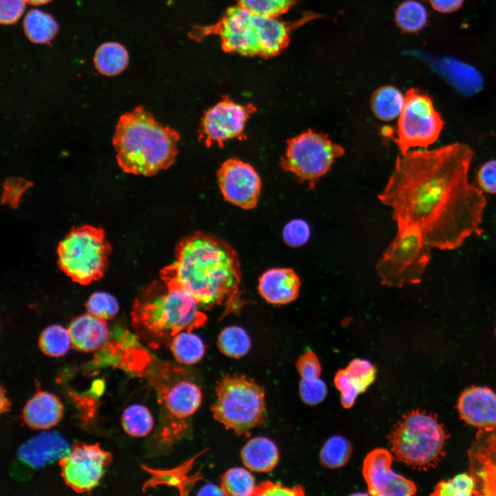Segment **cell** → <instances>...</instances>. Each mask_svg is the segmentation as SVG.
<instances>
[{
  "mask_svg": "<svg viewBox=\"0 0 496 496\" xmlns=\"http://www.w3.org/2000/svg\"><path fill=\"white\" fill-rule=\"evenodd\" d=\"M474 156L458 143L400 154L379 195L397 227H418L430 247L453 249L472 234L481 236L486 205L483 191L468 181Z\"/></svg>",
  "mask_w": 496,
  "mask_h": 496,
  "instance_id": "6da1fadb",
  "label": "cell"
},
{
  "mask_svg": "<svg viewBox=\"0 0 496 496\" xmlns=\"http://www.w3.org/2000/svg\"><path fill=\"white\" fill-rule=\"evenodd\" d=\"M174 257L160 271L167 286L188 293L203 310L223 307V317L240 312L246 303L240 290L242 273L238 254L229 244L196 231L178 240Z\"/></svg>",
  "mask_w": 496,
  "mask_h": 496,
  "instance_id": "7a4b0ae2",
  "label": "cell"
},
{
  "mask_svg": "<svg viewBox=\"0 0 496 496\" xmlns=\"http://www.w3.org/2000/svg\"><path fill=\"white\" fill-rule=\"evenodd\" d=\"M180 139L177 131L138 106L120 117L112 143L123 172L148 176L174 164Z\"/></svg>",
  "mask_w": 496,
  "mask_h": 496,
  "instance_id": "3957f363",
  "label": "cell"
},
{
  "mask_svg": "<svg viewBox=\"0 0 496 496\" xmlns=\"http://www.w3.org/2000/svg\"><path fill=\"white\" fill-rule=\"evenodd\" d=\"M132 320L137 329L173 337L203 327L207 317L191 295L161 280L151 283L135 300Z\"/></svg>",
  "mask_w": 496,
  "mask_h": 496,
  "instance_id": "277c9868",
  "label": "cell"
},
{
  "mask_svg": "<svg viewBox=\"0 0 496 496\" xmlns=\"http://www.w3.org/2000/svg\"><path fill=\"white\" fill-rule=\"evenodd\" d=\"M199 34L218 35L226 52L263 58L278 55L289 43V28L285 23L239 5L228 8L215 25L203 28Z\"/></svg>",
  "mask_w": 496,
  "mask_h": 496,
  "instance_id": "5b68a950",
  "label": "cell"
},
{
  "mask_svg": "<svg viewBox=\"0 0 496 496\" xmlns=\"http://www.w3.org/2000/svg\"><path fill=\"white\" fill-rule=\"evenodd\" d=\"M448 437L436 414L415 409L402 417L387 438L397 461L413 469L428 471L445 456Z\"/></svg>",
  "mask_w": 496,
  "mask_h": 496,
  "instance_id": "8992f818",
  "label": "cell"
},
{
  "mask_svg": "<svg viewBox=\"0 0 496 496\" xmlns=\"http://www.w3.org/2000/svg\"><path fill=\"white\" fill-rule=\"evenodd\" d=\"M216 400L211 411L214 419L238 435L265 422V390L239 373L223 375L216 383Z\"/></svg>",
  "mask_w": 496,
  "mask_h": 496,
  "instance_id": "52a82bcc",
  "label": "cell"
},
{
  "mask_svg": "<svg viewBox=\"0 0 496 496\" xmlns=\"http://www.w3.org/2000/svg\"><path fill=\"white\" fill-rule=\"evenodd\" d=\"M111 251L102 228L74 227L59 244L58 265L74 282L86 285L103 276Z\"/></svg>",
  "mask_w": 496,
  "mask_h": 496,
  "instance_id": "ba28073f",
  "label": "cell"
},
{
  "mask_svg": "<svg viewBox=\"0 0 496 496\" xmlns=\"http://www.w3.org/2000/svg\"><path fill=\"white\" fill-rule=\"evenodd\" d=\"M394 240L376 265L385 285L401 287L420 282L430 260V247L415 226H400Z\"/></svg>",
  "mask_w": 496,
  "mask_h": 496,
  "instance_id": "9c48e42d",
  "label": "cell"
},
{
  "mask_svg": "<svg viewBox=\"0 0 496 496\" xmlns=\"http://www.w3.org/2000/svg\"><path fill=\"white\" fill-rule=\"evenodd\" d=\"M344 154L343 147L333 143L327 134L309 129L287 140L280 165L299 182L307 183L309 189H313L335 160Z\"/></svg>",
  "mask_w": 496,
  "mask_h": 496,
  "instance_id": "30bf717a",
  "label": "cell"
},
{
  "mask_svg": "<svg viewBox=\"0 0 496 496\" xmlns=\"http://www.w3.org/2000/svg\"><path fill=\"white\" fill-rule=\"evenodd\" d=\"M444 125L428 95L415 88L407 90L399 116L397 137L394 139L400 154H406L412 147L428 148L437 140Z\"/></svg>",
  "mask_w": 496,
  "mask_h": 496,
  "instance_id": "8fae6325",
  "label": "cell"
},
{
  "mask_svg": "<svg viewBox=\"0 0 496 496\" xmlns=\"http://www.w3.org/2000/svg\"><path fill=\"white\" fill-rule=\"evenodd\" d=\"M256 112L257 107L251 103L241 105L223 96L221 101L204 112L198 131V141L207 147L216 144L222 149L229 140H246L245 123Z\"/></svg>",
  "mask_w": 496,
  "mask_h": 496,
  "instance_id": "7c38bea8",
  "label": "cell"
},
{
  "mask_svg": "<svg viewBox=\"0 0 496 496\" xmlns=\"http://www.w3.org/2000/svg\"><path fill=\"white\" fill-rule=\"evenodd\" d=\"M111 453L99 443L75 442L59 461L65 484L77 493L91 491L99 484L111 463Z\"/></svg>",
  "mask_w": 496,
  "mask_h": 496,
  "instance_id": "4fadbf2b",
  "label": "cell"
},
{
  "mask_svg": "<svg viewBox=\"0 0 496 496\" xmlns=\"http://www.w3.org/2000/svg\"><path fill=\"white\" fill-rule=\"evenodd\" d=\"M70 448L68 441L57 432H42L19 446L11 464L10 474L17 480L28 479L39 469L59 462Z\"/></svg>",
  "mask_w": 496,
  "mask_h": 496,
  "instance_id": "5bb4252c",
  "label": "cell"
},
{
  "mask_svg": "<svg viewBox=\"0 0 496 496\" xmlns=\"http://www.w3.org/2000/svg\"><path fill=\"white\" fill-rule=\"evenodd\" d=\"M217 178L225 200L245 209L256 207L261 180L251 165L237 158H229L220 165Z\"/></svg>",
  "mask_w": 496,
  "mask_h": 496,
  "instance_id": "9a60e30c",
  "label": "cell"
},
{
  "mask_svg": "<svg viewBox=\"0 0 496 496\" xmlns=\"http://www.w3.org/2000/svg\"><path fill=\"white\" fill-rule=\"evenodd\" d=\"M393 456L384 448H375L364 458L362 474L369 493L375 496H411L417 487L410 479L395 473L392 468Z\"/></svg>",
  "mask_w": 496,
  "mask_h": 496,
  "instance_id": "2e32d148",
  "label": "cell"
},
{
  "mask_svg": "<svg viewBox=\"0 0 496 496\" xmlns=\"http://www.w3.org/2000/svg\"><path fill=\"white\" fill-rule=\"evenodd\" d=\"M468 452L476 495H496V427L479 429Z\"/></svg>",
  "mask_w": 496,
  "mask_h": 496,
  "instance_id": "e0dca14e",
  "label": "cell"
},
{
  "mask_svg": "<svg viewBox=\"0 0 496 496\" xmlns=\"http://www.w3.org/2000/svg\"><path fill=\"white\" fill-rule=\"evenodd\" d=\"M457 409L461 418L471 426L479 429L496 427V394L488 387L473 386L464 391Z\"/></svg>",
  "mask_w": 496,
  "mask_h": 496,
  "instance_id": "ac0fdd59",
  "label": "cell"
},
{
  "mask_svg": "<svg viewBox=\"0 0 496 496\" xmlns=\"http://www.w3.org/2000/svg\"><path fill=\"white\" fill-rule=\"evenodd\" d=\"M375 366L368 360L355 358L344 369L339 370L334 378V384L340 391L342 405L349 409L353 406L358 395L364 392L374 382Z\"/></svg>",
  "mask_w": 496,
  "mask_h": 496,
  "instance_id": "d6986e66",
  "label": "cell"
},
{
  "mask_svg": "<svg viewBox=\"0 0 496 496\" xmlns=\"http://www.w3.org/2000/svg\"><path fill=\"white\" fill-rule=\"evenodd\" d=\"M300 285V278L293 269L274 268L260 276L258 291L269 303L285 304L298 296Z\"/></svg>",
  "mask_w": 496,
  "mask_h": 496,
  "instance_id": "ffe728a7",
  "label": "cell"
},
{
  "mask_svg": "<svg viewBox=\"0 0 496 496\" xmlns=\"http://www.w3.org/2000/svg\"><path fill=\"white\" fill-rule=\"evenodd\" d=\"M63 415L60 400L47 391H37L25 403L22 417L31 428L47 430L56 425Z\"/></svg>",
  "mask_w": 496,
  "mask_h": 496,
  "instance_id": "44dd1931",
  "label": "cell"
},
{
  "mask_svg": "<svg viewBox=\"0 0 496 496\" xmlns=\"http://www.w3.org/2000/svg\"><path fill=\"white\" fill-rule=\"evenodd\" d=\"M68 329L72 346L83 352L99 349L107 340L110 334L107 320L89 313L74 318Z\"/></svg>",
  "mask_w": 496,
  "mask_h": 496,
  "instance_id": "7402d4cb",
  "label": "cell"
},
{
  "mask_svg": "<svg viewBox=\"0 0 496 496\" xmlns=\"http://www.w3.org/2000/svg\"><path fill=\"white\" fill-rule=\"evenodd\" d=\"M162 400L167 411L176 419L192 415L200 406L202 392L195 383L181 380L165 389Z\"/></svg>",
  "mask_w": 496,
  "mask_h": 496,
  "instance_id": "603a6c76",
  "label": "cell"
},
{
  "mask_svg": "<svg viewBox=\"0 0 496 496\" xmlns=\"http://www.w3.org/2000/svg\"><path fill=\"white\" fill-rule=\"evenodd\" d=\"M244 465L256 472L267 473L277 465L279 453L276 445L265 437H256L249 440L240 452Z\"/></svg>",
  "mask_w": 496,
  "mask_h": 496,
  "instance_id": "cb8c5ba5",
  "label": "cell"
},
{
  "mask_svg": "<svg viewBox=\"0 0 496 496\" xmlns=\"http://www.w3.org/2000/svg\"><path fill=\"white\" fill-rule=\"evenodd\" d=\"M404 101V96L397 88L385 85L373 92L370 105L376 118L382 121H391L399 117Z\"/></svg>",
  "mask_w": 496,
  "mask_h": 496,
  "instance_id": "d4e9b609",
  "label": "cell"
},
{
  "mask_svg": "<svg viewBox=\"0 0 496 496\" xmlns=\"http://www.w3.org/2000/svg\"><path fill=\"white\" fill-rule=\"evenodd\" d=\"M94 61L100 73L114 76L126 68L128 54L125 48L118 43H105L97 49Z\"/></svg>",
  "mask_w": 496,
  "mask_h": 496,
  "instance_id": "484cf974",
  "label": "cell"
},
{
  "mask_svg": "<svg viewBox=\"0 0 496 496\" xmlns=\"http://www.w3.org/2000/svg\"><path fill=\"white\" fill-rule=\"evenodd\" d=\"M170 349L174 358L190 365L199 362L205 354V345L199 336L192 331H181L172 337Z\"/></svg>",
  "mask_w": 496,
  "mask_h": 496,
  "instance_id": "4316f807",
  "label": "cell"
},
{
  "mask_svg": "<svg viewBox=\"0 0 496 496\" xmlns=\"http://www.w3.org/2000/svg\"><path fill=\"white\" fill-rule=\"evenodd\" d=\"M23 28L28 38L35 43H48L58 30L56 21L50 15L36 9L27 13Z\"/></svg>",
  "mask_w": 496,
  "mask_h": 496,
  "instance_id": "83f0119b",
  "label": "cell"
},
{
  "mask_svg": "<svg viewBox=\"0 0 496 496\" xmlns=\"http://www.w3.org/2000/svg\"><path fill=\"white\" fill-rule=\"evenodd\" d=\"M217 346L224 355L238 359L248 353L251 340L244 329L233 325L221 331L218 337Z\"/></svg>",
  "mask_w": 496,
  "mask_h": 496,
  "instance_id": "f1b7e54d",
  "label": "cell"
},
{
  "mask_svg": "<svg viewBox=\"0 0 496 496\" xmlns=\"http://www.w3.org/2000/svg\"><path fill=\"white\" fill-rule=\"evenodd\" d=\"M256 485L254 477L242 467L231 468L221 476L220 487L225 495H254Z\"/></svg>",
  "mask_w": 496,
  "mask_h": 496,
  "instance_id": "f546056e",
  "label": "cell"
},
{
  "mask_svg": "<svg viewBox=\"0 0 496 496\" xmlns=\"http://www.w3.org/2000/svg\"><path fill=\"white\" fill-rule=\"evenodd\" d=\"M397 25L404 32L414 33L421 30L427 23L426 8L415 0L402 3L395 14Z\"/></svg>",
  "mask_w": 496,
  "mask_h": 496,
  "instance_id": "4dcf8cb0",
  "label": "cell"
},
{
  "mask_svg": "<svg viewBox=\"0 0 496 496\" xmlns=\"http://www.w3.org/2000/svg\"><path fill=\"white\" fill-rule=\"evenodd\" d=\"M122 427L127 434L136 437L148 435L154 426V420L148 409L141 404L127 406L121 416Z\"/></svg>",
  "mask_w": 496,
  "mask_h": 496,
  "instance_id": "1f68e13d",
  "label": "cell"
},
{
  "mask_svg": "<svg viewBox=\"0 0 496 496\" xmlns=\"http://www.w3.org/2000/svg\"><path fill=\"white\" fill-rule=\"evenodd\" d=\"M72 346L68 329L59 324L45 328L39 338V347L41 351L50 357L57 358L65 354Z\"/></svg>",
  "mask_w": 496,
  "mask_h": 496,
  "instance_id": "d6a6232c",
  "label": "cell"
},
{
  "mask_svg": "<svg viewBox=\"0 0 496 496\" xmlns=\"http://www.w3.org/2000/svg\"><path fill=\"white\" fill-rule=\"evenodd\" d=\"M352 452L349 440L340 435L329 438L320 451V462L327 468H338L347 464Z\"/></svg>",
  "mask_w": 496,
  "mask_h": 496,
  "instance_id": "836d02e7",
  "label": "cell"
},
{
  "mask_svg": "<svg viewBox=\"0 0 496 496\" xmlns=\"http://www.w3.org/2000/svg\"><path fill=\"white\" fill-rule=\"evenodd\" d=\"M476 495V483L471 473H460L454 477L440 481L431 495L471 496Z\"/></svg>",
  "mask_w": 496,
  "mask_h": 496,
  "instance_id": "e575fe53",
  "label": "cell"
},
{
  "mask_svg": "<svg viewBox=\"0 0 496 496\" xmlns=\"http://www.w3.org/2000/svg\"><path fill=\"white\" fill-rule=\"evenodd\" d=\"M85 307L87 313L105 320L113 319L119 310L116 298L104 291L92 293L86 302Z\"/></svg>",
  "mask_w": 496,
  "mask_h": 496,
  "instance_id": "d590c367",
  "label": "cell"
},
{
  "mask_svg": "<svg viewBox=\"0 0 496 496\" xmlns=\"http://www.w3.org/2000/svg\"><path fill=\"white\" fill-rule=\"evenodd\" d=\"M238 5L256 13L276 17L287 12L297 0H236Z\"/></svg>",
  "mask_w": 496,
  "mask_h": 496,
  "instance_id": "8d00e7d4",
  "label": "cell"
},
{
  "mask_svg": "<svg viewBox=\"0 0 496 496\" xmlns=\"http://www.w3.org/2000/svg\"><path fill=\"white\" fill-rule=\"evenodd\" d=\"M299 393L302 400L305 404L313 406L324 400L327 389L326 384L320 378H302L299 383Z\"/></svg>",
  "mask_w": 496,
  "mask_h": 496,
  "instance_id": "74e56055",
  "label": "cell"
},
{
  "mask_svg": "<svg viewBox=\"0 0 496 496\" xmlns=\"http://www.w3.org/2000/svg\"><path fill=\"white\" fill-rule=\"evenodd\" d=\"M310 236V227L302 219H294L287 223L282 231V238L286 244L298 247L305 244Z\"/></svg>",
  "mask_w": 496,
  "mask_h": 496,
  "instance_id": "f35d334b",
  "label": "cell"
},
{
  "mask_svg": "<svg viewBox=\"0 0 496 496\" xmlns=\"http://www.w3.org/2000/svg\"><path fill=\"white\" fill-rule=\"evenodd\" d=\"M305 493L303 488L300 485L289 488L282 484L265 481L256 485L254 496H302Z\"/></svg>",
  "mask_w": 496,
  "mask_h": 496,
  "instance_id": "ab89813d",
  "label": "cell"
},
{
  "mask_svg": "<svg viewBox=\"0 0 496 496\" xmlns=\"http://www.w3.org/2000/svg\"><path fill=\"white\" fill-rule=\"evenodd\" d=\"M298 373L303 379L320 378L321 366L317 355L311 351L299 357L296 363Z\"/></svg>",
  "mask_w": 496,
  "mask_h": 496,
  "instance_id": "60d3db41",
  "label": "cell"
},
{
  "mask_svg": "<svg viewBox=\"0 0 496 496\" xmlns=\"http://www.w3.org/2000/svg\"><path fill=\"white\" fill-rule=\"evenodd\" d=\"M28 182L21 178L8 179L3 185L2 203H6L14 208L17 207L21 196L28 188Z\"/></svg>",
  "mask_w": 496,
  "mask_h": 496,
  "instance_id": "b9f144b4",
  "label": "cell"
},
{
  "mask_svg": "<svg viewBox=\"0 0 496 496\" xmlns=\"http://www.w3.org/2000/svg\"><path fill=\"white\" fill-rule=\"evenodd\" d=\"M477 182L482 191L496 194V159L481 166L477 172Z\"/></svg>",
  "mask_w": 496,
  "mask_h": 496,
  "instance_id": "7bdbcfd3",
  "label": "cell"
},
{
  "mask_svg": "<svg viewBox=\"0 0 496 496\" xmlns=\"http://www.w3.org/2000/svg\"><path fill=\"white\" fill-rule=\"evenodd\" d=\"M25 0H0V21L2 24L15 23L23 14Z\"/></svg>",
  "mask_w": 496,
  "mask_h": 496,
  "instance_id": "ee69618b",
  "label": "cell"
},
{
  "mask_svg": "<svg viewBox=\"0 0 496 496\" xmlns=\"http://www.w3.org/2000/svg\"><path fill=\"white\" fill-rule=\"evenodd\" d=\"M434 10L442 13H450L458 10L464 0H428Z\"/></svg>",
  "mask_w": 496,
  "mask_h": 496,
  "instance_id": "f6af8a7d",
  "label": "cell"
},
{
  "mask_svg": "<svg viewBox=\"0 0 496 496\" xmlns=\"http://www.w3.org/2000/svg\"><path fill=\"white\" fill-rule=\"evenodd\" d=\"M198 495H225L221 487H218L214 484H206L203 486L200 491L197 493Z\"/></svg>",
  "mask_w": 496,
  "mask_h": 496,
  "instance_id": "bcb514c9",
  "label": "cell"
},
{
  "mask_svg": "<svg viewBox=\"0 0 496 496\" xmlns=\"http://www.w3.org/2000/svg\"><path fill=\"white\" fill-rule=\"evenodd\" d=\"M1 413H3L4 412H7L10 410V402L8 400V397L6 395V392L3 389V386L1 387Z\"/></svg>",
  "mask_w": 496,
  "mask_h": 496,
  "instance_id": "7dc6e473",
  "label": "cell"
},
{
  "mask_svg": "<svg viewBox=\"0 0 496 496\" xmlns=\"http://www.w3.org/2000/svg\"><path fill=\"white\" fill-rule=\"evenodd\" d=\"M51 0H25V1L32 5H41L46 3Z\"/></svg>",
  "mask_w": 496,
  "mask_h": 496,
  "instance_id": "c3c4849f",
  "label": "cell"
},
{
  "mask_svg": "<svg viewBox=\"0 0 496 496\" xmlns=\"http://www.w3.org/2000/svg\"><path fill=\"white\" fill-rule=\"evenodd\" d=\"M495 333H496V331H495Z\"/></svg>",
  "mask_w": 496,
  "mask_h": 496,
  "instance_id": "681fc988",
  "label": "cell"
}]
</instances>
